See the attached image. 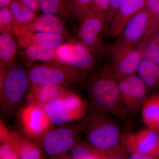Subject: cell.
<instances>
[{"label": "cell", "instance_id": "cell-10", "mask_svg": "<svg viewBox=\"0 0 159 159\" xmlns=\"http://www.w3.org/2000/svg\"><path fill=\"white\" fill-rule=\"evenodd\" d=\"M21 120L26 134L31 138L43 135L51 124L43 106L30 102L23 110Z\"/></svg>", "mask_w": 159, "mask_h": 159}, {"label": "cell", "instance_id": "cell-35", "mask_svg": "<svg viewBox=\"0 0 159 159\" xmlns=\"http://www.w3.org/2000/svg\"><path fill=\"white\" fill-rule=\"evenodd\" d=\"M11 0H0V8L9 6Z\"/></svg>", "mask_w": 159, "mask_h": 159}, {"label": "cell", "instance_id": "cell-32", "mask_svg": "<svg viewBox=\"0 0 159 159\" xmlns=\"http://www.w3.org/2000/svg\"><path fill=\"white\" fill-rule=\"evenodd\" d=\"M145 7L148 11L159 15V0H146Z\"/></svg>", "mask_w": 159, "mask_h": 159}, {"label": "cell", "instance_id": "cell-15", "mask_svg": "<svg viewBox=\"0 0 159 159\" xmlns=\"http://www.w3.org/2000/svg\"><path fill=\"white\" fill-rule=\"evenodd\" d=\"M142 59V54L135 50L123 51L116 54L112 68L117 79L135 74Z\"/></svg>", "mask_w": 159, "mask_h": 159}, {"label": "cell", "instance_id": "cell-6", "mask_svg": "<svg viewBox=\"0 0 159 159\" xmlns=\"http://www.w3.org/2000/svg\"><path fill=\"white\" fill-rule=\"evenodd\" d=\"M121 144L127 152V159H159V133L150 129L123 134Z\"/></svg>", "mask_w": 159, "mask_h": 159}, {"label": "cell", "instance_id": "cell-33", "mask_svg": "<svg viewBox=\"0 0 159 159\" xmlns=\"http://www.w3.org/2000/svg\"><path fill=\"white\" fill-rule=\"evenodd\" d=\"M122 0H109V9L108 13L110 14H116L118 12L119 6Z\"/></svg>", "mask_w": 159, "mask_h": 159}, {"label": "cell", "instance_id": "cell-13", "mask_svg": "<svg viewBox=\"0 0 159 159\" xmlns=\"http://www.w3.org/2000/svg\"><path fill=\"white\" fill-rule=\"evenodd\" d=\"M70 158L73 159H127L125 149L106 151L95 147L86 141L80 140L71 149Z\"/></svg>", "mask_w": 159, "mask_h": 159}, {"label": "cell", "instance_id": "cell-22", "mask_svg": "<svg viewBox=\"0 0 159 159\" xmlns=\"http://www.w3.org/2000/svg\"><path fill=\"white\" fill-rule=\"evenodd\" d=\"M148 90L155 88L159 84V66L148 59H143L139 63L137 72Z\"/></svg>", "mask_w": 159, "mask_h": 159}, {"label": "cell", "instance_id": "cell-17", "mask_svg": "<svg viewBox=\"0 0 159 159\" xmlns=\"http://www.w3.org/2000/svg\"><path fill=\"white\" fill-rule=\"evenodd\" d=\"M146 0H122L114 21V34H118L129 20L143 9Z\"/></svg>", "mask_w": 159, "mask_h": 159}, {"label": "cell", "instance_id": "cell-23", "mask_svg": "<svg viewBox=\"0 0 159 159\" xmlns=\"http://www.w3.org/2000/svg\"><path fill=\"white\" fill-rule=\"evenodd\" d=\"M41 11L44 14L52 15L65 21L74 17L66 0H39Z\"/></svg>", "mask_w": 159, "mask_h": 159}, {"label": "cell", "instance_id": "cell-4", "mask_svg": "<svg viewBox=\"0 0 159 159\" xmlns=\"http://www.w3.org/2000/svg\"><path fill=\"white\" fill-rule=\"evenodd\" d=\"M14 61L0 70L1 110L7 116L13 113L31 84L25 69Z\"/></svg>", "mask_w": 159, "mask_h": 159}, {"label": "cell", "instance_id": "cell-1", "mask_svg": "<svg viewBox=\"0 0 159 159\" xmlns=\"http://www.w3.org/2000/svg\"><path fill=\"white\" fill-rule=\"evenodd\" d=\"M83 83L92 104L122 121L126 120L129 112L122 101L118 80L112 67H102Z\"/></svg>", "mask_w": 159, "mask_h": 159}, {"label": "cell", "instance_id": "cell-30", "mask_svg": "<svg viewBox=\"0 0 159 159\" xmlns=\"http://www.w3.org/2000/svg\"><path fill=\"white\" fill-rule=\"evenodd\" d=\"M109 9V0H94L93 10L104 21L106 14Z\"/></svg>", "mask_w": 159, "mask_h": 159}, {"label": "cell", "instance_id": "cell-12", "mask_svg": "<svg viewBox=\"0 0 159 159\" xmlns=\"http://www.w3.org/2000/svg\"><path fill=\"white\" fill-rule=\"evenodd\" d=\"M18 26L32 32L57 33L63 35L66 39L70 38V31L66 21L52 15L43 13L37 15L30 22Z\"/></svg>", "mask_w": 159, "mask_h": 159}, {"label": "cell", "instance_id": "cell-7", "mask_svg": "<svg viewBox=\"0 0 159 159\" xmlns=\"http://www.w3.org/2000/svg\"><path fill=\"white\" fill-rule=\"evenodd\" d=\"M82 133L81 123L75 126L64 125L49 129L43 136L42 144L45 152L51 157L65 154L81 140Z\"/></svg>", "mask_w": 159, "mask_h": 159}, {"label": "cell", "instance_id": "cell-16", "mask_svg": "<svg viewBox=\"0 0 159 159\" xmlns=\"http://www.w3.org/2000/svg\"><path fill=\"white\" fill-rule=\"evenodd\" d=\"M19 54L23 62L29 67L37 61L39 63L58 61L56 50L48 48L37 44L20 48Z\"/></svg>", "mask_w": 159, "mask_h": 159}, {"label": "cell", "instance_id": "cell-3", "mask_svg": "<svg viewBox=\"0 0 159 159\" xmlns=\"http://www.w3.org/2000/svg\"><path fill=\"white\" fill-rule=\"evenodd\" d=\"M27 72L31 85L36 87L45 86H70L83 83L90 75L56 61L35 64L29 67Z\"/></svg>", "mask_w": 159, "mask_h": 159}, {"label": "cell", "instance_id": "cell-5", "mask_svg": "<svg viewBox=\"0 0 159 159\" xmlns=\"http://www.w3.org/2000/svg\"><path fill=\"white\" fill-rule=\"evenodd\" d=\"M89 105L77 94L67 91L43 106L52 125L60 126L83 120Z\"/></svg>", "mask_w": 159, "mask_h": 159}, {"label": "cell", "instance_id": "cell-29", "mask_svg": "<svg viewBox=\"0 0 159 159\" xmlns=\"http://www.w3.org/2000/svg\"><path fill=\"white\" fill-rule=\"evenodd\" d=\"M142 56V59H148L159 66V46L156 43H149Z\"/></svg>", "mask_w": 159, "mask_h": 159}, {"label": "cell", "instance_id": "cell-28", "mask_svg": "<svg viewBox=\"0 0 159 159\" xmlns=\"http://www.w3.org/2000/svg\"><path fill=\"white\" fill-rule=\"evenodd\" d=\"M14 21L9 6L0 9V33H12Z\"/></svg>", "mask_w": 159, "mask_h": 159}, {"label": "cell", "instance_id": "cell-8", "mask_svg": "<svg viewBox=\"0 0 159 159\" xmlns=\"http://www.w3.org/2000/svg\"><path fill=\"white\" fill-rule=\"evenodd\" d=\"M57 61L89 74L96 66L93 53L80 41L71 40L56 49Z\"/></svg>", "mask_w": 159, "mask_h": 159}, {"label": "cell", "instance_id": "cell-9", "mask_svg": "<svg viewBox=\"0 0 159 159\" xmlns=\"http://www.w3.org/2000/svg\"><path fill=\"white\" fill-rule=\"evenodd\" d=\"M122 101L129 112L138 115L148 98L146 85L135 74L118 79Z\"/></svg>", "mask_w": 159, "mask_h": 159}, {"label": "cell", "instance_id": "cell-24", "mask_svg": "<svg viewBox=\"0 0 159 159\" xmlns=\"http://www.w3.org/2000/svg\"><path fill=\"white\" fill-rule=\"evenodd\" d=\"M9 7L15 26H22L30 22L38 15L18 0H11Z\"/></svg>", "mask_w": 159, "mask_h": 159}, {"label": "cell", "instance_id": "cell-14", "mask_svg": "<svg viewBox=\"0 0 159 159\" xmlns=\"http://www.w3.org/2000/svg\"><path fill=\"white\" fill-rule=\"evenodd\" d=\"M104 21L93 12L82 21L78 31L80 41L93 53L97 52L99 36L103 29Z\"/></svg>", "mask_w": 159, "mask_h": 159}, {"label": "cell", "instance_id": "cell-34", "mask_svg": "<svg viewBox=\"0 0 159 159\" xmlns=\"http://www.w3.org/2000/svg\"><path fill=\"white\" fill-rule=\"evenodd\" d=\"M10 134L6 127L1 122V143H3L7 140Z\"/></svg>", "mask_w": 159, "mask_h": 159}, {"label": "cell", "instance_id": "cell-26", "mask_svg": "<svg viewBox=\"0 0 159 159\" xmlns=\"http://www.w3.org/2000/svg\"><path fill=\"white\" fill-rule=\"evenodd\" d=\"M20 138L15 133L10 134L9 138L0 147V158L19 159L18 150Z\"/></svg>", "mask_w": 159, "mask_h": 159}, {"label": "cell", "instance_id": "cell-31", "mask_svg": "<svg viewBox=\"0 0 159 159\" xmlns=\"http://www.w3.org/2000/svg\"><path fill=\"white\" fill-rule=\"evenodd\" d=\"M34 13L38 15L41 11L39 0H18Z\"/></svg>", "mask_w": 159, "mask_h": 159}, {"label": "cell", "instance_id": "cell-21", "mask_svg": "<svg viewBox=\"0 0 159 159\" xmlns=\"http://www.w3.org/2000/svg\"><path fill=\"white\" fill-rule=\"evenodd\" d=\"M141 113L142 121L147 128L159 133V93L148 97Z\"/></svg>", "mask_w": 159, "mask_h": 159}, {"label": "cell", "instance_id": "cell-36", "mask_svg": "<svg viewBox=\"0 0 159 159\" xmlns=\"http://www.w3.org/2000/svg\"><path fill=\"white\" fill-rule=\"evenodd\" d=\"M158 42L159 43V34H158Z\"/></svg>", "mask_w": 159, "mask_h": 159}, {"label": "cell", "instance_id": "cell-19", "mask_svg": "<svg viewBox=\"0 0 159 159\" xmlns=\"http://www.w3.org/2000/svg\"><path fill=\"white\" fill-rule=\"evenodd\" d=\"M67 91L66 87L63 86H32L28 98L29 103L32 102L43 106L57 99Z\"/></svg>", "mask_w": 159, "mask_h": 159}, {"label": "cell", "instance_id": "cell-11", "mask_svg": "<svg viewBox=\"0 0 159 159\" xmlns=\"http://www.w3.org/2000/svg\"><path fill=\"white\" fill-rule=\"evenodd\" d=\"M12 33L17 40L19 47L25 48L37 44L48 48L56 50L63 44L66 38L61 34L48 32H32L18 26H15Z\"/></svg>", "mask_w": 159, "mask_h": 159}, {"label": "cell", "instance_id": "cell-25", "mask_svg": "<svg viewBox=\"0 0 159 159\" xmlns=\"http://www.w3.org/2000/svg\"><path fill=\"white\" fill-rule=\"evenodd\" d=\"M74 17L82 21L93 12L94 0H66Z\"/></svg>", "mask_w": 159, "mask_h": 159}, {"label": "cell", "instance_id": "cell-20", "mask_svg": "<svg viewBox=\"0 0 159 159\" xmlns=\"http://www.w3.org/2000/svg\"><path fill=\"white\" fill-rule=\"evenodd\" d=\"M19 45L12 33L0 35V69H6L15 61Z\"/></svg>", "mask_w": 159, "mask_h": 159}, {"label": "cell", "instance_id": "cell-27", "mask_svg": "<svg viewBox=\"0 0 159 159\" xmlns=\"http://www.w3.org/2000/svg\"><path fill=\"white\" fill-rule=\"evenodd\" d=\"M19 159H38L43 157V154L36 144L28 139H20L18 150Z\"/></svg>", "mask_w": 159, "mask_h": 159}, {"label": "cell", "instance_id": "cell-18", "mask_svg": "<svg viewBox=\"0 0 159 159\" xmlns=\"http://www.w3.org/2000/svg\"><path fill=\"white\" fill-rule=\"evenodd\" d=\"M148 11L142 9L129 20L124 27L125 39L129 43L136 42L144 34L148 24Z\"/></svg>", "mask_w": 159, "mask_h": 159}, {"label": "cell", "instance_id": "cell-2", "mask_svg": "<svg viewBox=\"0 0 159 159\" xmlns=\"http://www.w3.org/2000/svg\"><path fill=\"white\" fill-rule=\"evenodd\" d=\"M115 118L111 114L89 104L81 122L86 141L102 150L125 149L121 144V127Z\"/></svg>", "mask_w": 159, "mask_h": 159}]
</instances>
